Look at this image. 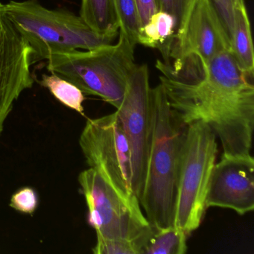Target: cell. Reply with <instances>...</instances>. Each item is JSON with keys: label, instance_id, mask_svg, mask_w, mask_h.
Listing matches in <instances>:
<instances>
[{"label": "cell", "instance_id": "11", "mask_svg": "<svg viewBox=\"0 0 254 254\" xmlns=\"http://www.w3.org/2000/svg\"><path fill=\"white\" fill-rule=\"evenodd\" d=\"M231 44L209 0H195L182 34L172 41L166 61L187 57L209 62Z\"/></svg>", "mask_w": 254, "mask_h": 254}, {"label": "cell", "instance_id": "5", "mask_svg": "<svg viewBox=\"0 0 254 254\" xmlns=\"http://www.w3.org/2000/svg\"><path fill=\"white\" fill-rule=\"evenodd\" d=\"M218 145L213 130L204 122L187 126L178 180L174 226L190 236L201 224Z\"/></svg>", "mask_w": 254, "mask_h": 254}, {"label": "cell", "instance_id": "4", "mask_svg": "<svg viewBox=\"0 0 254 254\" xmlns=\"http://www.w3.org/2000/svg\"><path fill=\"white\" fill-rule=\"evenodd\" d=\"M5 11L32 50V64L53 55L90 50L111 44L117 37L93 32L80 17L65 10L45 8L37 0L11 1Z\"/></svg>", "mask_w": 254, "mask_h": 254}, {"label": "cell", "instance_id": "15", "mask_svg": "<svg viewBox=\"0 0 254 254\" xmlns=\"http://www.w3.org/2000/svg\"><path fill=\"white\" fill-rule=\"evenodd\" d=\"M188 235L175 226L151 230L142 244L141 254H184Z\"/></svg>", "mask_w": 254, "mask_h": 254}, {"label": "cell", "instance_id": "8", "mask_svg": "<svg viewBox=\"0 0 254 254\" xmlns=\"http://www.w3.org/2000/svg\"><path fill=\"white\" fill-rule=\"evenodd\" d=\"M131 149L132 190L139 199L146 175L151 130V87L148 66L136 65L117 111Z\"/></svg>", "mask_w": 254, "mask_h": 254}, {"label": "cell", "instance_id": "3", "mask_svg": "<svg viewBox=\"0 0 254 254\" xmlns=\"http://www.w3.org/2000/svg\"><path fill=\"white\" fill-rule=\"evenodd\" d=\"M135 47L120 32L118 43L114 45L53 55L47 59V69L70 81L85 94L100 97L117 109L136 66Z\"/></svg>", "mask_w": 254, "mask_h": 254}, {"label": "cell", "instance_id": "16", "mask_svg": "<svg viewBox=\"0 0 254 254\" xmlns=\"http://www.w3.org/2000/svg\"><path fill=\"white\" fill-rule=\"evenodd\" d=\"M39 82L64 106L84 116L83 102L85 96L75 84L56 73L44 74Z\"/></svg>", "mask_w": 254, "mask_h": 254}, {"label": "cell", "instance_id": "13", "mask_svg": "<svg viewBox=\"0 0 254 254\" xmlns=\"http://www.w3.org/2000/svg\"><path fill=\"white\" fill-rule=\"evenodd\" d=\"M80 17L97 34L117 37L120 22L113 0H81Z\"/></svg>", "mask_w": 254, "mask_h": 254}, {"label": "cell", "instance_id": "7", "mask_svg": "<svg viewBox=\"0 0 254 254\" xmlns=\"http://www.w3.org/2000/svg\"><path fill=\"white\" fill-rule=\"evenodd\" d=\"M79 145L90 168L123 195L136 196L132 190L131 149L116 111L87 120Z\"/></svg>", "mask_w": 254, "mask_h": 254}, {"label": "cell", "instance_id": "6", "mask_svg": "<svg viewBox=\"0 0 254 254\" xmlns=\"http://www.w3.org/2000/svg\"><path fill=\"white\" fill-rule=\"evenodd\" d=\"M78 183L88 208L89 224L97 238L133 241L140 254L151 225L138 197L123 195L93 168L79 174Z\"/></svg>", "mask_w": 254, "mask_h": 254}, {"label": "cell", "instance_id": "10", "mask_svg": "<svg viewBox=\"0 0 254 254\" xmlns=\"http://www.w3.org/2000/svg\"><path fill=\"white\" fill-rule=\"evenodd\" d=\"M206 208L232 209L244 215L254 209V159L251 154L221 156L211 174Z\"/></svg>", "mask_w": 254, "mask_h": 254}, {"label": "cell", "instance_id": "14", "mask_svg": "<svg viewBox=\"0 0 254 254\" xmlns=\"http://www.w3.org/2000/svg\"><path fill=\"white\" fill-rule=\"evenodd\" d=\"M175 34V20L169 13L159 11L141 28L138 44L158 49L166 61Z\"/></svg>", "mask_w": 254, "mask_h": 254}, {"label": "cell", "instance_id": "18", "mask_svg": "<svg viewBox=\"0 0 254 254\" xmlns=\"http://www.w3.org/2000/svg\"><path fill=\"white\" fill-rule=\"evenodd\" d=\"M194 2L195 0H160V11L169 13L175 20L172 41L182 34Z\"/></svg>", "mask_w": 254, "mask_h": 254}, {"label": "cell", "instance_id": "2", "mask_svg": "<svg viewBox=\"0 0 254 254\" xmlns=\"http://www.w3.org/2000/svg\"><path fill=\"white\" fill-rule=\"evenodd\" d=\"M151 130L146 175L139 197L151 225L174 226L187 126L172 109L161 84L151 88Z\"/></svg>", "mask_w": 254, "mask_h": 254}, {"label": "cell", "instance_id": "22", "mask_svg": "<svg viewBox=\"0 0 254 254\" xmlns=\"http://www.w3.org/2000/svg\"><path fill=\"white\" fill-rule=\"evenodd\" d=\"M142 26L149 20L153 14L160 10V0H136Z\"/></svg>", "mask_w": 254, "mask_h": 254}, {"label": "cell", "instance_id": "9", "mask_svg": "<svg viewBox=\"0 0 254 254\" xmlns=\"http://www.w3.org/2000/svg\"><path fill=\"white\" fill-rule=\"evenodd\" d=\"M32 65V48L0 2V135L14 102L33 86Z\"/></svg>", "mask_w": 254, "mask_h": 254}, {"label": "cell", "instance_id": "17", "mask_svg": "<svg viewBox=\"0 0 254 254\" xmlns=\"http://www.w3.org/2000/svg\"><path fill=\"white\" fill-rule=\"evenodd\" d=\"M120 22V32H123L133 45L138 44L142 28L136 0H113Z\"/></svg>", "mask_w": 254, "mask_h": 254}, {"label": "cell", "instance_id": "21", "mask_svg": "<svg viewBox=\"0 0 254 254\" xmlns=\"http://www.w3.org/2000/svg\"><path fill=\"white\" fill-rule=\"evenodd\" d=\"M39 199L36 191L31 187H23L11 196L10 206L22 213L32 215L36 210Z\"/></svg>", "mask_w": 254, "mask_h": 254}, {"label": "cell", "instance_id": "20", "mask_svg": "<svg viewBox=\"0 0 254 254\" xmlns=\"http://www.w3.org/2000/svg\"><path fill=\"white\" fill-rule=\"evenodd\" d=\"M231 44L234 29L235 9L239 0H209Z\"/></svg>", "mask_w": 254, "mask_h": 254}, {"label": "cell", "instance_id": "12", "mask_svg": "<svg viewBox=\"0 0 254 254\" xmlns=\"http://www.w3.org/2000/svg\"><path fill=\"white\" fill-rule=\"evenodd\" d=\"M231 53L239 68L246 75L254 77V54L251 23L244 0H239L235 9Z\"/></svg>", "mask_w": 254, "mask_h": 254}, {"label": "cell", "instance_id": "1", "mask_svg": "<svg viewBox=\"0 0 254 254\" xmlns=\"http://www.w3.org/2000/svg\"><path fill=\"white\" fill-rule=\"evenodd\" d=\"M172 109L184 124L204 122L221 141L224 156L251 154L254 128V77L230 50L203 63L194 57L156 63Z\"/></svg>", "mask_w": 254, "mask_h": 254}, {"label": "cell", "instance_id": "19", "mask_svg": "<svg viewBox=\"0 0 254 254\" xmlns=\"http://www.w3.org/2000/svg\"><path fill=\"white\" fill-rule=\"evenodd\" d=\"M93 253L95 254H139V251L135 242L128 239L97 238Z\"/></svg>", "mask_w": 254, "mask_h": 254}]
</instances>
